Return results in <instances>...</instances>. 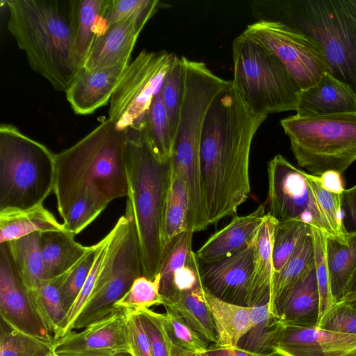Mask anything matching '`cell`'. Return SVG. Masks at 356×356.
Segmentation results:
<instances>
[{
	"instance_id": "obj_1",
	"label": "cell",
	"mask_w": 356,
	"mask_h": 356,
	"mask_svg": "<svg viewBox=\"0 0 356 356\" xmlns=\"http://www.w3.org/2000/svg\"><path fill=\"white\" fill-rule=\"evenodd\" d=\"M266 115L252 112L231 84L211 104L200 145V184L209 225L236 213L249 197L254 136Z\"/></svg>"
},
{
	"instance_id": "obj_2",
	"label": "cell",
	"mask_w": 356,
	"mask_h": 356,
	"mask_svg": "<svg viewBox=\"0 0 356 356\" xmlns=\"http://www.w3.org/2000/svg\"><path fill=\"white\" fill-rule=\"evenodd\" d=\"M7 26L31 68L65 92L81 69L75 50V0H10Z\"/></svg>"
},
{
	"instance_id": "obj_3",
	"label": "cell",
	"mask_w": 356,
	"mask_h": 356,
	"mask_svg": "<svg viewBox=\"0 0 356 356\" xmlns=\"http://www.w3.org/2000/svg\"><path fill=\"white\" fill-rule=\"evenodd\" d=\"M126 135L108 119L70 147L55 154L54 193L61 218L86 192L109 202L127 197Z\"/></svg>"
},
{
	"instance_id": "obj_4",
	"label": "cell",
	"mask_w": 356,
	"mask_h": 356,
	"mask_svg": "<svg viewBox=\"0 0 356 356\" xmlns=\"http://www.w3.org/2000/svg\"><path fill=\"white\" fill-rule=\"evenodd\" d=\"M257 21L281 22L314 39L330 74L356 95V0H256Z\"/></svg>"
},
{
	"instance_id": "obj_5",
	"label": "cell",
	"mask_w": 356,
	"mask_h": 356,
	"mask_svg": "<svg viewBox=\"0 0 356 356\" xmlns=\"http://www.w3.org/2000/svg\"><path fill=\"white\" fill-rule=\"evenodd\" d=\"M124 132L127 207L135 222L143 276L154 280L159 272L163 255V225L171 161L161 162L152 154L146 144L144 130L128 129Z\"/></svg>"
},
{
	"instance_id": "obj_6",
	"label": "cell",
	"mask_w": 356,
	"mask_h": 356,
	"mask_svg": "<svg viewBox=\"0 0 356 356\" xmlns=\"http://www.w3.org/2000/svg\"><path fill=\"white\" fill-rule=\"evenodd\" d=\"M55 154L15 126L0 125V211L43 204L54 191Z\"/></svg>"
},
{
	"instance_id": "obj_7",
	"label": "cell",
	"mask_w": 356,
	"mask_h": 356,
	"mask_svg": "<svg viewBox=\"0 0 356 356\" xmlns=\"http://www.w3.org/2000/svg\"><path fill=\"white\" fill-rule=\"evenodd\" d=\"M232 86L254 113L296 111L300 88L281 60L243 33L232 42Z\"/></svg>"
},
{
	"instance_id": "obj_8",
	"label": "cell",
	"mask_w": 356,
	"mask_h": 356,
	"mask_svg": "<svg viewBox=\"0 0 356 356\" xmlns=\"http://www.w3.org/2000/svg\"><path fill=\"white\" fill-rule=\"evenodd\" d=\"M298 165L319 176L341 175L356 161V113L318 117L296 115L281 120Z\"/></svg>"
},
{
	"instance_id": "obj_9",
	"label": "cell",
	"mask_w": 356,
	"mask_h": 356,
	"mask_svg": "<svg viewBox=\"0 0 356 356\" xmlns=\"http://www.w3.org/2000/svg\"><path fill=\"white\" fill-rule=\"evenodd\" d=\"M111 237L104 262L91 296L73 323L71 332L82 329L111 314L131 287L143 275L142 256L133 216L126 207L110 231Z\"/></svg>"
},
{
	"instance_id": "obj_10",
	"label": "cell",
	"mask_w": 356,
	"mask_h": 356,
	"mask_svg": "<svg viewBox=\"0 0 356 356\" xmlns=\"http://www.w3.org/2000/svg\"><path fill=\"white\" fill-rule=\"evenodd\" d=\"M175 56L144 49L129 63L110 100L108 120L118 129L144 130L152 99Z\"/></svg>"
},
{
	"instance_id": "obj_11",
	"label": "cell",
	"mask_w": 356,
	"mask_h": 356,
	"mask_svg": "<svg viewBox=\"0 0 356 356\" xmlns=\"http://www.w3.org/2000/svg\"><path fill=\"white\" fill-rule=\"evenodd\" d=\"M268 214L277 221L296 220L318 228L335 239L309 179L281 154L268 163Z\"/></svg>"
},
{
	"instance_id": "obj_12",
	"label": "cell",
	"mask_w": 356,
	"mask_h": 356,
	"mask_svg": "<svg viewBox=\"0 0 356 356\" xmlns=\"http://www.w3.org/2000/svg\"><path fill=\"white\" fill-rule=\"evenodd\" d=\"M272 51L305 90L330 73L324 53L311 36L281 22L257 21L242 33Z\"/></svg>"
},
{
	"instance_id": "obj_13",
	"label": "cell",
	"mask_w": 356,
	"mask_h": 356,
	"mask_svg": "<svg viewBox=\"0 0 356 356\" xmlns=\"http://www.w3.org/2000/svg\"><path fill=\"white\" fill-rule=\"evenodd\" d=\"M0 314L14 328L55 343L15 270L5 243L0 244Z\"/></svg>"
},
{
	"instance_id": "obj_14",
	"label": "cell",
	"mask_w": 356,
	"mask_h": 356,
	"mask_svg": "<svg viewBox=\"0 0 356 356\" xmlns=\"http://www.w3.org/2000/svg\"><path fill=\"white\" fill-rule=\"evenodd\" d=\"M270 349L279 356H356V334L280 322Z\"/></svg>"
},
{
	"instance_id": "obj_15",
	"label": "cell",
	"mask_w": 356,
	"mask_h": 356,
	"mask_svg": "<svg viewBox=\"0 0 356 356\" xmlns=\"http://www.w3.org/2000/svg\"><path fill=\"white\" fill-rule=\"evenodd\" d=\"M254 260L253 238L250 243L235 254L200 266L204 289L222 300L246 306Z\"/></svg>"
},
{
	"instance_id": "obj_16",
	"label": "cell",
	"mask_w": 356,
	"mask_h": 356,
	"mask_svg": "<svg viewBox=\"0 0 356 356\" xmlns=\"http://www.w3.org/2000/svg\"><path fill=\"white\" fill-rule=\"evenodd\" d=\"M56 353L85 350H108L129 355L127 316L118 310L83 330L70 332L54 344Z\"/></svg>"
},
{
	"instance_id": "obj_17",
	"label": "cell",
	"mask_w": 356,
	"mask_h": 356,
	"mask_svg": "<svg viewBox=\"0 0 356 356\" xmlns=\"http://www.w3.org/2000/svg\"><path fill=\"white\" fill-rule=\"evenodd\" d=\"M129 63L93 70L81 67L65 92L74 113L92 114L106 104Z\"/></svg>"
},
{
	"instance_id": "obj_18",
	"label": "cell",
	"mask_w": 356,
	"mask_h": 356,
	"mask_svg": "<svg viewBox=\"0 0 356 356\" xmlns=\"http://www.w3.org/2000/svg\"><path fill=\"white\" fill-rule=\"evenodd\" d=\"M145 25L130 19L107 26L96 38L83 67L93 70L130 63L131 54Z\"/></svg>"
},
{
	"instance_id": "obj_19",
	"label": "cell",
	"mask_w": 356,
	"mask_h": 356,
	"mask_svg": "<svg viewBox=\"0 0 356 356\" xmlns=\"http://www.w3.org/2000/svg\"><path fill=\"white\" fill-rule=\"evenodd\" d=\"M266 204L252 213L234 217L211 235L195 252L200 262L209 264L231 256L250 243L266 213Z\"/></svg>"
},
{
	"instance_id": "obj_20",
	"label": "cell",
	"mask_w": 356,
	"mask_h": 356,
	"mask_svg": "<svg viewBox=\"0 0 356 356\" xmlns=\"http://www.w3.org/2000/svg\"><path fill=\"white\" fill-rule=\"evenodd\" d=\"M296 111L300 117L356 113V95L346 84L327 72L316 84L300 91Z\"/></svg>"
},
{
	"instance_id": "obj_21",
	"label": "cell",
	"mask_w": 356,
	"mask_h": 356,
	"mask_svg": "<svg viewBox=\"0 0 356 356\" xmlns=\"http://www.w3.org/2000/svg\"><path fill=\"white\" fill-rule=\"evenodd\" d=\"M277 222L266 213L254 236V260L246 298L248 307L268 302L270 309L275 279L273 242Z\"/></svg>"
},
{
	"instance_id": "obj_22",
	"label": "cell",
	"mask_w": 356,
	"mask_h": 356,
	"mask_svg": "<svg viewBox=\"0 0 356 356\" xmlns=\"http://www.w3.org/2000/svg\"><path fill=\"white\" fill-rule=\"evenodd\" d=\"M283 324L317 327L320 321V296L314 263L284 298L278 312Z\"/></svg>"
},
{
	"instance_id": "obj_23",
	"label": "cell",
	"mask_w": 356,
	"mask_h": 356,
	"mask_svg": "<svg viewBox=\"0 0 356 356\" xmlns=\"http://www.w3.org/2000/svg\"><path fill=\"white\" fill-rule=\"evenodd\" d=\"M40 247L44 280L64 274L83 257L90 248L76 242L74 236L67 230L42 232Z\"/></svg>"
},
{
	"instance_id": "obj_24",
	"label": "cell",
	"mask_w": 356,
	"mask_h": 356,
	"mask_svg": "<svg viewBox=\"0 0 356 356\" xmlns=\"http://www.w3.org/2000/svg\"><path fill=\"white\" fill-rule=\"evenodd\" d=\"M204 296L212 315L220 346H237L252 328L249 307L222 300L204 289Z\"/></svg>"
},
{
	"instance_id": "obj_25",
	"label": "cell",
	"mask_w": 356,
	"mask_h": 356,
	"mask_svg": "<svg viewBox=\"0 0 356 356\" xmlns=\"http://www.w3.org/2000/svg\"><path fill=\"white\" fill-rule=\"evenodd\" d=\"M66 230L43 204L24 209L0 211V244L34 232Z\"/></svg>"
},
{
	"instance_id": "obj_26",
	"label": "cell",
	"mask_w": 356,
	"mask_h": 356,
	"mask_svg": "<svg viewBox=\"0 0 356 356\" xmlns=\"http://www.w3.org/2000/svg\"><path fill=\"white\" fill-rule=\"evenodd\" d=\"M326 258L331 292L337 303L348 293L356 273V232H349L346 244L327 237Z\"/></svg>"
},
{
	"instance_id": "obj_27",
	"label": "cell",
	"mask_w": 356,
	"mask_h": 356,
	"mask_svg": "<svg viewBox=\"0 0 356 356\" xmlns=\"http://www.w3.org/2000/svg\"><path fill=\"white\" fill-rule=\"evenodd\" d=\"M41 233L34 232L5 243L13 265L29 293L36 290L44 280Z\"/></svg>"
},
{
	"instance_id": "obj_28",
	"label": "cell",
	"mask_w": 356,
	"mask_h": 356,
	"mask_svg": "<svg viewBox=\"0 0 356 356\" xmlns=\"http://www.w3.org/2000/svg\"><path fill=\"white\" fill-rule=\"evenodd\" d=\"M108 0H75V50L83 67L96 38L106 26L104 14Z\"/></svg>"
},
{
	"instance_id": "obj_29",
	"label": "cell",
	"mask_w": 356,
	"mask_h": 356,
	"mask_svg": "<svg viewBox=\"0 0 356 356\" xmlns=\"http://www.w3.org/2000/svg\"><path fill=\"white\" fill-rule=\"evenodd\" d=\"M314 263V247L310 231L299 241L284 267L275 277L270 307L272 314L278 316L280 308L284 298Z\"/></svg>"
},
{
	"instance_id": "obj_30",
	"label": "cell",
	"mask_w": 356,
	"mask_h": 356,
	"mask_svg": "<svg viewBox=\"0 0 356 356\" xmlns=\"http://www.w3.org/2000/svg\"><path fill=\"white\" fill-rule=\"evenodd\" d=\"M163 306L179 314L208 343H217L216 327L202 285L180 294Z\"/></svg>"
},
{
	"instance_id": "obj_31",
	"label": "cell",
	"mask_w": 356,
	"mask_h": 356,
	"mask_svg": "<svg viewBox=\"0 0 356 356\" xmlns=\"http://www.w3.org/2000/svg\"><path fill=\"white\" fill-rule=\"evenodd\" d=\"M188 216L189 201L185 183L172 168L163 225V252L177 236L189 229Z\"/></svg>"
},
{
	"instance_id": "obj_32",
	"label": "cell",
	"mask_w": 356,
	"mask_h": 356,
	"mask_svg": "<svg viewBox=\"0 0 356 356\" xmlns=\"http://www.w3.org/2000/svg\"><path fill=\"white\" fill-rule=\"evenodd\" d=\"M145 140L152 154L160 161L171 159L173 136L161 89L152 99L144 129Z\"/></svg>"
},
{
	"instance_id": "obj_33",
	"label": "cell",
	"mask_w": 356,
	"mask_h": 356,
	"mask_svg": "<svg viewBox=\"0 0 356 356\" xmlns=\"http://www.w3.org/2000/svg\"><path fill=\"white\" fill-rule=\"evenodd\" d=\"M252 328L241 339L238 346L253 352L270 353L280 321L272 314L269 304L249 307Z\"/></svg>"
},
{
	"instance_id": "obj_34",
	"label": "cell",
	"mask_w": 356,
	"mask_h": 356,
	"mask_svg": "<svg viewBox=\"0 0 356 356\" xmlns=\"http://www.w3.org/2000/svg\"><path fill=\"white\" fill-rule=\"evenodd\" d=\"M29 293L46 327L56 341L67 314L59 291L58 277L43 280L36 290Z\"/></svg>"
},
{
	"instance_id": "obj_35",
	"label": "cell",
	"mask_w": 356,
	"mask_h": 356,
	"mask_svg": "<svg viewBox=\"0 0 356 356\" xmlns=\"http://www.w3.org/2000/svg\"><path fill=\"white\" fill-rule=\"evenodd\" d=\"M54 344L21 332L1 318L0 356H56Z\"/></svg>"
},
{
	"instance_id": "obj_36",
	"label": "cell",
	"mask_w": 356,
	"mask_h": 356,
	"mask_svg": "<svg viewBox=\"0 0 356 356\" xmlns=\"http://www.w3.org/2000/svg\"><path fill=\"white\" fill-rule=\"evenodd\" d=\"M186 67L183 56H175L163 81L161 92L173 136L177 127L183 101Z\"/></svg>"
},
{
	"instance_id": "obj_37",
	"label": "cell",
	"mask_w": 356,
	"mask_h": 356,
	"mask_svg": "<svg viewBox=\"0 0 356 356\" xmlns=\"http://www.w3.org/2000/svg\"><path fill=\"white\" fill-rule=\"evenodd\" d=\"M110 202L92 192H86L72 204L62 218L65 229L75 236L90 225Z\"/></svg>"
},
{
	"instance_id": "obj_38",
	"label": "cell",
	"mask_w": 356,
	"mask_h": 356,
	"mask_svg": "<svg viewBox=\"0 0 356 356\" xmlns=\"http://www.w3.org/2000/svg\"><path fill=\"white\" fill-rule=\"evenodd\" d=\"M193 232L188 229L177 236L163 252L159 274L161 277L160 293L164 301L170 293L172 276L183 266L192 252Z\"/></svg>"
},
{
	"instance_id": "obj_39",
	"label": "cell",
	"mask_w": 356,
	"mask_h": 356,
	"mask_svg": "<svg viewBox=\"0 0 356 356\" xmlns=\"http://www.w3.org/2000/svg\"><path fill=\"white\" fill-rule=\"evenodd\" d=\"M311 227L299 220L278 221L273 234V261L275 277L284 267L299 241Z\"/></svg>"
},
{
	"instance_id": "obj_40",
	"label": "cell",
	"mask_w": 356,
	"mask_h": 356,
	"mask_svg": "<svg viewBox=\"0 0 356 356\" xmlns=\"http://www.w3.org/2000/svg\"><path fill=\"white\" fill-rule=\"evenodd\" d=\"M160 282L159 273L154 280L143 275L138 277L124 296L115 303V308L140 312L153 305H163L164 300L160 293Z\"/></svg>"
},
{
	"instance_id": "obj_41",
	"label": "cell",
	"mask_w": 356,
	"mask_h": 356,
	"mask_svg": "<svg viewBox=\"0 0 356 356\" xmlns=\"http://www.w3.org/2000/svg\"><path fill=\"white\" fill-rule=\"evenodd\" d=\"M111 237V234L109 232L100 241L97 243L98 248L93 266L81 291L67 312L65 318L60 325L58 339L62 338L71 332V327L73 323L91 296L98 275L104 262Z\"/></svg>"
},
{
	"instance_id": "obj_42",
	"label": "cell",
	"mask_w": 356,
	"mask_h": 356,
	"mask_svg": "<svg viewBox=\"0 0 356 356\" xmlns=\"http://www.w3.org/2000/svg\"><path fill=\"white\" fill-rule=\"evenodd\" d=\"M98 244L90 246L83 257L70 270L58 277L59 291L67 312L81 291L97 254Z\"/></svg>"
},
{
	"instance_id": "obj_43",
	"label": "cell",
	"mask_w": 356,
	"mask_h": 356,
	"mask_svg": "<svg viewBox=\"0 0 356 356\" xmlns=\"http://www.w3.org/2000/svg\"><path fill=\"white\" fill-rule=\"evenodd\" d=\"M309 177L318 202L334 232L335 240L341 243H348L349 232L343 222V194L325 190L320 184L318 176L309 174Z\"/></svg>"
},
{
	"instance_id": "obj_44",
	"label": "cell",
	"mask_w": 356,
	"mask_h": 356,
	"mask_svg": "<svg viewBox=\"0 0 356 356\" xmlns=\"http://www.w3.org/2000/svg\"><path fill=\"white\" fill-rule=\"evenodd\" d=\"M160 6L158 0H108L104 22L106 27L130 19L146 24Z\"/></svg>"
},
{
	"instance_id": "obj_45",
	"label": "cell",
	"mask_w": 356,
	"mask_h": 356,
	"mask_svg": "<svg viewBox=\"0 0 356 356\" xmlns=\"http://www.w3.org/2000/svg\"><path fill=\"white\" fill-rule=\"evenodd\" d=\"M311 232L314 241V265L320 296L321 321L335 305V302L331 292L330 280L326 258V241L327 235L322 230L314 227H311Z\"/></svg>"
},
{
	"instance_id": "obj_46",
	"label": "cell",
	"mask_w": 356,
	"mask_h": 356,
	"mask_svg": "<svg viewBox=\"0 0 356 356\" xmlns=\"http://www.w3.org/2000/svg\"><path fill=\"white\" fill-rule=\"evenodd\" d=\"M163 314L168 334L172 343L195 354L204 353L209 346L179 314L165 309Z\"/></svg>"
},
{
	"instance_id": "obj_47",
	"label": "cell",
	"mask_w": 356,
	"mask_h": 356,
	"mask_svg": "<svg viewBox=\"0 0 356 356\" xmlns=\"http://www.w3.org/2000/svg\"><path fill=\"white\" fill-rule=\"evenodd\" d=\"M148 336L154 356H172V341L168 334L163 314L150 309L138 312Z\"/></svg>"
},
{
	"instance_id": "obj_48",
	"label": "cell",
	"mask_w": 356,
	"mask_h": 356,
	"mask_svg": "<svg viewBox=\"0 0 356 356\" xmlns=\"http://www.w3.org/2000/svg\"><path fill=\"white\" fill-rule=\"evenodd\" d=\"M202 285L200 261L196 253L192 251L187 262L175 272L170 296L163 304L171 302L180 294Z\"/></svg>"
},
{
	"instance_id": "obj_49",
	"label": "cell",
	"mask_w": 356,
	"mask_h": 356,
	"mask_svg": "<svg viewBox=\"0 0 356 356\" xmlns=\"http://www.w3.org/2000/svg\"><path fill=\"white\" fill-rule=\"evenodd\" d=\"M318 327L356 334V309L342 302H338L320 321Z\"/></svg>"
},
{
	"instance_id": "obj_50",
	"label": "cell",
	"mask_w": 356,
	"mask_h": 356,
	"mask_svg": "<svg viewBox=\"0 0 356 356\" xmlns=\"http://www.w3.org/2000/svg\"><path fill=\"white\" fill-rule=\"evenodd\" d=\"M124 312L127 316L129 355L154 356L139 312L128 309Z\"/></svg>"
},
{
	"instance_id": "obj_51",
	"label": "cell",
	"mask_w": 356,
	"mask_h": 356,
	"mask_svg": "<svg viewBox=\"0 0 356 356\" xmlns=\"http://www.w3.org/2000/svg\"><path fill=\"white\" fill-rule=\"evenodd\" d=\"M343 219L348 227L350 228L349 232H356V184L350 188L345 189L343 193Z\"/></svg>"
},
{
	"instance_id": "obj_52",
	"label": "cell",
	"mask_w": 356,
	"mask_h": 356,
	"mask_svg": "<svg viewBox=\"0 0 356 356\" xmlns=\"http://www.w3.org/2000/svg\"><path fill=\"white\" fill-rule=\"evenodd\" d=\"M204 353L207 356H279L274 353H260L250 351L238 346L228 347L211 345Z\"/></svg>"
},
{
	"instance_id": "obj_53",
	"label": "cell",
	"mask_w": 356,
	"mask_h": 356,
	"mask_svg": "<svg viewBox=\"0 0 356 356\" xmlns=\"http://www.w3.org/2000/svg\"><path fill=\"white\" fill-rule=\"evenodd\" d=\"M318 178L321 186L329 192L343 194L345 191L342 175L337 171H325Z\"/></svg>"
},
{
	"instance_id": "obj_54",
	"label": "cell",
	"mask_w": 356,
	"mask_h": 356,
	"mask_svg": "<svg viewBox=\"0 0 356 356\" xmlns=\"http://www.w3.org/2000/svg\"><path fill=\"white\" fill-rule=\"evenodd\" d=\"M57 356H130L128 354L116 353L108 350H85L56 353Z\"/></svg>"
},
{
	"instance_id": "obj_55",
	"label": "cell",
	"mask_w": 356,
	"mask_h": 356,
	"mask_svg": "<svg viewBox=\"0 0 356 356\" xmlns=\"http://www.w3.org/2000/svg\"><path fill=\"white\" fill-rule=\"evenodd\" d=\"M339 302H342L356 309V291L347 293Z\"/></svg>"
},
{
	"instance_id": "obj_56",
	"label": "cell",
	"mask_w": 356,
	"mask_h": 356,
	"mask_svg": "<svg viewBox=\"0 0 356 356\" xmlns=\"http://www.w3.org/2000/svg\"><path fill=\"white\" fill-rule=\"evenodd\" d=\"M172 356H194V353L172 343Z\"/></svg>"
},
{
	"instance_id": "obj_57",
	"label": "cell",
	"mask_w": 356,
	"mask_h": 356,
	"mask_svg": "<svg viewBox=\"0 0 356 356\" xmlns=\"http://www.w3.org/2000/svg\"><path fill=\"white\" fill-rule=\"evenodd\" d=\"M355 291H356V273L351 282V284L350 285V287H349V289H348V291L347 293H351V292H353Z\"/></svg>"
},
{
	"instance_id": "obj_58",
	"label": "cell",
	"mask_w": 356,
	"mask_h": 356,
	"mask_svg": "<svg viewBox=\"0 0 356 356\" xmlns=\"http://www.w3.org/2000/svg\"><path fill=\"white\" fill-rule=\"evenodd\" d=\"M194 356H207L204 353L195 354L194 353Z\"/></svg>"
},
{
	"instance_id": "obj_59",
	"label": "cell",
	"mask_w": 356,
	"mask_h": 356,
	"mask_svg": "<svg viewBox=\"0 0 356 356\" xmlns=\"http://www.w3.org/2000/svg\"><path fill=\"white\" fill-rule=\"evenodd\" d=\"M57 356V355H56Z\"/></svg>"
}]
</instances>
